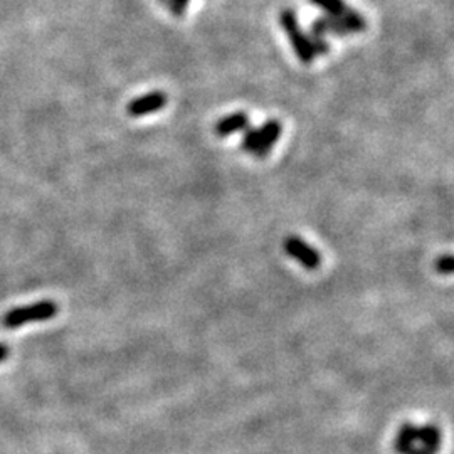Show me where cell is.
<instances>
[{
    "instance_id": "7a4b0ae2",
    "label": "cell",
    "mask_w": 454,
    "mask_h": 454,
    "mask_svg": "<svg viewBox=\"0 0 454 454\" xmlns=\"http://www.w3.org/2000/svg\"><path fill=\"white\" fill-rule=\"evenodd\" d=\"M59 308L54 301H39V303L29 305V307L14 308L7 312L2 318V325L6 328H17L22 325L32 323V321H45L51 320L57 315Z\"/></svg>"
},
{
    "instance_id": "5b68a950",
    "label": "cell",
    "mask_w": 454,
    "mask_h": 454,
    "mask_svg": "<svg viewBox=\"0 0 454 454\" xmlns=\"http://www.w3.org/2000/svg\"><path fill=\"white\" fill-rule=\"evenodd\" d=\"M167 105V94L163 91H154V93L143 94V96L135 98L128 103L126 111L130 117L140 118L145 117V115L155 113V111H160L165 108Z\"/></svg>"
},
{
    "instance_id": "7c38bea8",
    "label": "cell",
    "mask_w": 454,
    "mask_h": 454,
    "mask_svg": "<svg viewBox=\"0 0 454 454\" xmlns=\"http://www.w3.org/2000/svg\"><path fill=\"white\" fill-rule=\"evenodd\" d=\"M436 271L441 272V274H451L453 272V256L444 254V256H441V258H437Z\"/></svg>"
},
{
    "instance_id": "52a82bcc",
    "label": "cell",
    "mask_w": 454,
    "mask_h": 454,
    "mask_svg": "<svg viewBox=\"0 0 454 454\" xmlns=\"http://www.w3.org/2000/svg\"><path fill=\"white\" fill-rule=\"evenodd\" d=\"M247 126H249V117H247L244 111H237V113L227 115V117L219 119L216 123V133L217 136L224 138V136L246 130Z\"/></svg>"
},
{
    "instance_id": "4fadbf2b",
    "label": "cell",
    "mask_w": 454,
    "mask_h": 454,
    "mask_svg": "<svg viewBox=\"0 0 454 454\" xmlns=\"http://www.w3.org/2000/svg\"><path fill=\"white\" fill-rule=\"evenodd\" d=\"M7 357H9V346L0 344V362L6 360Z\"/></svg>"
},
{
    "instance_id": "3957f363",
    "label": "cell",
    "mask_w": 454,
    "mask_h": 454,
    "mask_svg": "<svg viewBox=\"0 0 454 454\" xmlns=\"http://www.w3.org/2000/svg\"><path fill=\"white\" fill-rule=\"evenodd\" d=\"M279 24L286 32L288 39L295 49V54L298 56V59L303 63L305 66H309L315 59V54H313L312 47H309L307 34L300 29V22L298 17H296V12L293 9H284L279 14Z\"/></svg>"
},
{
    "instance_id": "30bf717a",
    "label": "cell",
    "mask_w": 454,
    "mask_h": 454,
    "mask_svg": "<svg viewBox=\"0 0 454 454\" xmlns=\"http://www.w3.org/2000/svg\"><path fill=\"white\" fill-rule=\"evenodd\" d=\"M307 39H308L309 47H312L313 54L315 56H327L328 54L330 45L327 41H325L323 36H318V34H313V32H309V34H307Z\"/></svg>"
},
{
    "instance_id": "ba28073f",
    "label": "cell",
    "mask_w": 454,
    "mask_h": 454,
    "mask_svg": "<svg viewBox=\"0 0 454 454\" xmlns=\"http://www.w3.org/2000/svg\"><path fill=\"white\" fill-rule=\"evenodd\" d=\"M309 2L315 3L316 7H320L321 10H325V14L332 15V17L345 19L353 10L344 0H309Z\"/></svg>"
},
{
    "instance_id": "277c9868",
    "label": "cell",
    "mask_w": 454,
    "mask_h": 454,
    "mask_svg": "<svg viewBox=\"0 0 454 454\" xmlns=\"http://www.w3.org/2000/svg\"><path fill=\"white\" fill-rule=\"evenodd\" d=\"M283 247H284V253L290 256V258L296 259V261H298L301 266L305 268V270L315 271L320 268V264H321L320 253H318L315 247L307 244V242H305L301 237L288 236L286 239H284Z\"/></svg>"
},
{
    "instance_id": "9c48e42d",
    "label": "cell",
    "mask_w": 454,
    "mask_h": 454,
    "mask_svg": "<svg viewBox=\"0 0 454 454\" xmlns=\"http://www.w3.org/2000/svg\"><path fill=\"white\" fill-rule=\"evenodd\" d=\"M259 143V128L247 126L244 130V135H242L241 148L247 154H256Z\"/></svg>"
},
{
    "instance_id": "8fae6325",
    "label": "cell",
    "mask_w": 454,
    "mask_h": 454,
    "mask_svg": "<svg viewBox=\"0 0 454 454\" xmlns=\"http://www.w3.org/2000/svg\"><path fill=\"white\" fill-rule=\"evenodd\" d=\"M162 2L170 9L173 15H184L187 12L191 0H162Z\"/></svg>"
},
{
    "instance_id": "8992f818",
    "label": "cell",
    "mask_w": 454,
    "mask_h": 454,
    "mask_svg": "<svg viewBox=\"0 0 454 454\" xmlns=\"http://www.w3.org/2000/svg\"><path fill=\"white\" fill-rule=\"evenodd\" d=\"M281 130L283 126L278 119H270V122L264 123V125L259 128V143L254 155H258L259 159H264V156L270 155L274 143L278 142V138L281 136Z\"/></svg>"
},
{
    "instance_id": "6da1fadb",
    "label": "cell",
    "mask_w": 454,
    "mask_h": 454,
    "mask_svg": "<svg viewBox=\"0 0 454 454\" xmlns=\"http://www.w3.org/2000/svg\"><path fill=\"white\" fill-rule=\"evenodd\" d=\"M441 439L443 434L436 424L416 426L412 423H404L395 434L394 449L397 454H437Z\"/></svg>"
}]
</instances>
